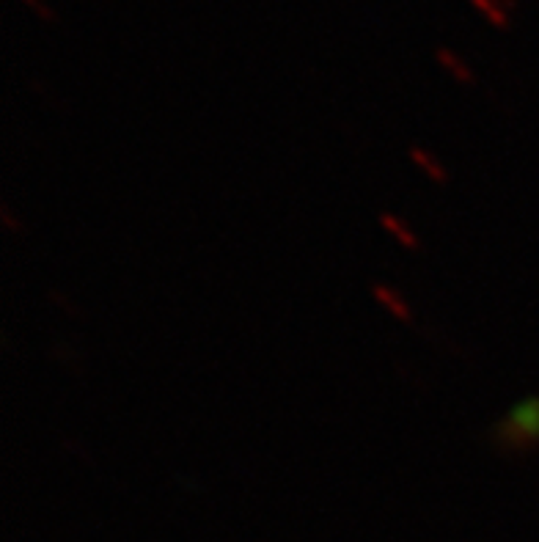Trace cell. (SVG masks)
<instances>
[{"label": "cell", "mask_w": 539, "mask_h": 542, "mask_svg": "<svg viewBox=\"0 0 539 542\" xmlns=\"http://www.w3.org/2000/svg\"><path fill=\"white\" fill-rule=\"evenodd\" d=\"M372 292H375V298L393 314L399 323H413V314H411L408 303L402 300V295H399L396 289H391V287H385V284H375Z\"/></svg>", "instance_id": "3957f363"}, {"label": "cell", "mask_w": 539, "mask_h": 542, "mask_svg": "<svg viewBox=\"0 0 539 542\" xmlns=\"http://www.w3.org/2000/svg\"><path fill=\"white\" fill-rule=\"evenodd\" d=\"M435 56H437V61H440L448 72H452L460 83H468V85L473 83V72L468 69V64H465L460 56H455L452 50H446V48H437Z\"/></svg>", "instance_id": "5b68a950"}, {"label": "cell", "mask_w": 539, "mask_h": 542, "mask_svg": "<svg viewBox=\"0 0 539 542\" xmlns=\"http://www.w3.org/2000/svg\"><path fill=\"white\" fill-rule=\"evenodd\" d=\"M490 446L507 460H520L539 449V394L512 404L496 424L487 430Z\"/></svg>", "instance_id": "6da1fadb"}, {"label": "cell", "mask_w": 539, "mask_h": 542, "mask_svg": "<svg viewBox=\"0 0 539 542\" xmlns=\"http://www.w3.org/2000/svg\"><path fill=\"white\" fill-rule=\"evenodd\" d=\"M471 4L492 22V25H509V12H504L499 4H496V0H471Z\"/></svg>", "instance_id": "8992f818"}, {"label": "cell", "mask_w": 539, "mask_h": 542, "mask_svg": "<svg viewBox=\"0 0 539 542\" xmlns=\"http://www.w3.org/2000/svg\"><path fill=\"white\" fill-rule=\"evenodd\" d=\"M496 4H499L504 12H512V9H515V0H496Z\"/></svg>", "instance_id": "ba28073f"}, {"label": "cell", "mask_w": 539, "mask_h": 542, "mask_svg": "<svg viewBox=\"0 0 539 542\" xmlns=\"http://www.w3.org/2000/svg\"><path fill=\"white\" fill-rule=\"evenodd\" d=\"M411 160L432 179V182H437V185H446L448 182V173H446V168L427 152V149H421V147H411Z\"/></svg>", "instance_id": "277c9868"}, {"label": "cell", "mask_w": 539, "mask_h": 542, "mask_svg": "<svg viewBox=\"0 0 539 542\" xmlns=\"http://www.w3.org/2000/svg\"><path fill=\"white\" fill-rule=\"evenodd\" d=\"M25 4H28V6H31L36 14H39V17H44V20H53V12H50L48 6H44L41 0H25Z\"/></svg>", "instance_id": "52a82bcc"}, {"label": "cell", "mask_w": 539, "mask_h": 542, "mask_svg": "<svg viewBox=\"0 0 539 542\" xmlns=\"http://www.w3.org/2000/svg\"><path fill=\"white\" fill-rule=\"evenodd\" d=\"M380 226L383 229L391 235V237H396V243L402 245V248H408V251H419L421 248V240H419V235L411 229L408 223H404L399 215H393V212H383L380 215Z\"/></svg>", "instance_id": "7a4b0ae2"}]
</instances>
